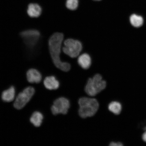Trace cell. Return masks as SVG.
Segmentation results:
<instances>
[{
    "mask_svg": "<svg viewBox=\"0 0 146 146\" xmlns=\"http://www.w3.org/2000/svg\"><path fill=\"white\" fill-rule=\"evenodd\" d=\"M15 94V91L14 87L13 86L11 87L7 90L3 91L1 95L2 99L5 102H11L14 99Z\"/></svg>",
    "mask_w": 146,
    "mask_h": 146,
    "instance_id": "7c38bea8",
    "label": "cell"
},
{
    "mask_svg": "<svg viewBox=\"0 0 146 146\" xmlns=\"http://www.w3.org/2000/svg\"><path fill=\"white\" fill-rule=\"evenodd\" d=\"M43 117L42 114L39 112H35L33 113L30 118V121L35 126L38 127L40 126Z\"/></svg>",
    "mask_w": 146,
    "mask_h": 146,
    "instance_id": "4fadbf2b",
    "label": "cell"
},
{
    "mask_svg": "<svg viewBox=\"0 0 146 146\" xmlns=\"http://www.w3.org/2000/svg\"><path fill=\"white\" fill-rule=\"evenodd\" d=\"M106 82L100 74H97L92 78H89L85 87V91L89 96H94L105 88Z\"/></svg>",
    "mask_w": 146,
    "mask_h": 146,
    "instance_id": "3957f363",
    "label": "cell"
},
{
    "mask_svg": "<svg viewBox=\"0 0 146 146\" xmlns=\"http://www.w3.org/2000/svg\"><path fill=\"white\" fill-rule=\"evenodd\" d=\"M27 81L31 83H38L41 82L42 76L39 71L35 69H31L27 74Z\"/></svg>",
    "mask_w": 146,
    "mask_h": 146,
    "instance_id": "ba28073f",
    "label": "cell"
},
{
    "mask_svg": "<svg viewBox=\"0 0 146 146\" xmlns=\"http://www.w3.org/2000/svg\"><path fill=\"white\" fill-rule=\"evenodd\" d=\"M20 35L23 38L25 44L29 48H33L37 44L40 34L36 30H29L21 33Z\"/></svg>",
    "mask_w": 146,
    "mask_h": 146,
    "instance_id": "8992f818",
    "label": "cell"
},
{
    "mask_svg": "<svg viewBox=\"0 0 146 146\" xmlns=\"http://www.w3.org/2000/svg\"><path fill=\"white\" fill-rule=\"evenodd\" d=\"M63 51L65 54L72 58L79 55L82 49L81 43L78 40L72 39L66 40L64 42Z\"/></svg>",
    "mask_w": 146,
    "mask_h": 146,
    "instance_id": "277c9868",
    "label": "cell"
},
{
    "mask_svg": "<svg viewBox=\"0 0 146 146\" xmlns=\"http://www.w3.org/2000/svg\"><path fill=\"white\" fill-rule=\"evenodd\" d=\"M109 110L115 114L118 115L121 112L122 106L119 102H113L109 104L108 106Z\"/></svg>",
    "mask_w": 146,
    "mask_h": 146,
    "instance_id": "9a60e30c",
    "label": "cell"
},
{
    "mask_svg": "<svg viewBox=\"0 0 146 146\" xmlns=\"http://www.w3.org/2000/svg\"><path fill=\"white\" fill-rule=\"evenodd\" d=\"M94 1H101V0H94Z\"/></svg>",
    "mask_w": 146,
    "mask_h": 146,
    "instance_id": "d6986e66",
    "label": "cell"
},
{
    "mask_svg": "<svg viewBox=\"0 0 146 146\" xmlns=\"http://www.w3.org/2000/svg\"><path fill=\"white\" fill-rule=\"evenodd\" d=\"M35 93V90L33 87H29L25 89L16 98L14 104V107L18 110L23 109L31 99Z\"/></svg>",
    "mask_w": 146,
    "mask_h": 146,
    "instance_id": "5b68a950",
    "label": "cell"
},
{
    "mask_svg": "<svg viewBox=\"0 0 146 146\" xmlns=\"http://www.w3.org/2000/svg\"><path fill=\"white\" fill-rule=\"evenodd\" d=\"M130 21L133 26L138 27L141 26L143 25V19L141 16L134 14L130 16Z\"/></svg>",
    "mask_w": 146,
    "mask_h": 146,
    "instance_id": "5bb4252c",
    "label": "cell"
},
{
    "mask_svg": "<svg viewBox=\"0 0 146 146\" xmlns=\"http://www.w3.org/2000/svg\"><path fill=\"white\" fill-rule=\"evenodd\" d=\"M42 9L37 3H30L28 5L27 13L30 17L32 18H37L41 15Z\"/></svg>",
    "mask_w": 146,
    "mask_h": 146,
    "instance_id": "9c48e42d",
    "label": "cell"
},
{
    "mask_svg": "<svg viewBox=\"0 0 146 146\" xmlns=\"http://www.w3.org/2000/svg\"><path fill=\"white\" fill-rule=\"evenodd\" d=\"M110 146H123V145L121 142H112L110 144Z\"/></svg>",
    "mask_w": 146,
    "mask_h": 146,
    "instance_id": "e0dca14e",
    "label": "cell"
},
{
    "mask_svg": "<svg viewBox=\"0 0 146 146\" xmlns=\"http://www.w3.org/2000/svg\"><path fill=\"white\" fill-rule=\"evenodd\" d=\"M78 62L82 68L87 69L90 67L91 63V59L88 54H83L78 57Z\"/></svg>",
    "mask_w": 146,
    "mask_h": 146,
    "instance_id": "8fae6325",
    "label": "cell"
},
{
    "mask_svg": "<svg viewBox=\"0 0 146 146\" xmlns=\"http://www.w3.org/2000/svg\"><path fill=\"white\" fill-rule=\"evenodd\" d=\"M142 138L143 141L146 142V131L142 135Z\"/></svg>",
    "mask_w": 146,
    "mask_h": 146,
    "instance_id": "ac0fdd59",
    "label": "cell"
},
{
    "mask_svg": "<svg viewBox=\"0 0 146 146\" xmlns=\"http://www.w3.org/2000/svg\"><path fill=\"white\" fill-rule=\"evenodd\" d=\"M63 39V35L61 33H56L53 34L49 40V50L55 66L61 70L67 72L70 69V64L61 61L60 58Z\"/></svg>",
    "mask_w": 146,
    "mask_h": 146,
    "instance_id": "6da1fadb",
    "label": "cell"
},
{
    "mask_svg": "<svg viewBox=\"0 0 146 146\" xmlns=\"http://www.w3.org/2000/svg\"><path fill=\"white\" fill-rule=\"evenodd\" d=\"M66 5L67 8L69 10H76L78 7V0H67Z\"/></svg>",
    "mask_w": 146,
    "mask_h": 146,
    "instance_id": "2e32d148",
    "label": "cell"
},
{
    "mask_svg": "<svg viewBox=\"0 0 146 146\" xmlns=\"http://www.w3.org/2000/svg\"><path fill=\"white\" fill-rule=\"evenodd\" d=\"M79 109V115L83 118L94 116L99 108V104L97 100L94 98L84 97L78 100Z\"/></svg>",
    "mask_w": 146,
    "mask_h": 146,
    "instance_id": "7a4b0ae2",
    "label": "cell"
},
{
    "mask_svg": "<svg viewBox=\"0 0 146 146\" xmlns=\"http://www.w3.org/2000/svg\"><path fill=\"white\" fill-rule=\"evenodd\" d=\"M44 84L46 88L48 90L57 89L59 87V82L54 76H47L45 78Z\"/></svg>",
    "mask_w": 146,
    "mask_h": 146,
    "instance_id": "30bf717a",
    "label": "cell"
},
{
    "mask_svg": "<svg viewBox=\"0 0 146 146\" xmlns=\"http://www.w3.org/2000/svg\"><path fill=\"white\" fill-rule=\"evenodd\" d=\"M70 106V102L68 99L65 98H60L55 100L51 108V110L54 115L66 114L68 112Z\"/></svg>",
    "mask_w": 146,
    "mask_h": 146,
    "instance_id": "52a82bcc",
    "label": "cell"
}]
</instances>
